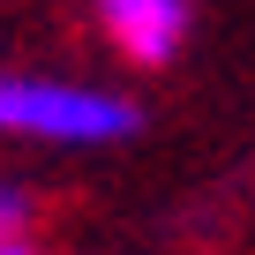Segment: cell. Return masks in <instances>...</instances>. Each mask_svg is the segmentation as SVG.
<instances>
[{
    "label": "cell",
    "mask_w": 255,
    "mask_h": 255,
    "mask_svg": "<svg viewBox=\"0 0 255 255\" xmlns=\"http://www.w3.org/2000/svg\"><path fill=\"white\" fill-rule=\"evenodd\" d=\"M143 128V105L105 83L0 68V143H45V150H113Z\"/></svg>",
    "instance_id": "6da1fadb"
},
{
    "label": "cell",
    "mask_w": 255,
    "mask_h": 255,
    "mask_svg": "<svg viewBox=\"0 0 255 255\" xmlns=\"http://www.w3.org/2000/svg\"><path fill=\"white\" fill-rule=\"evenodd\" d=\"M98 23L120 60L135 68H173L188 45V0H98Z\"/></svg>",
    "instance_id": "7a4b0ae2"
},
{
    "label": "cell",
    "mask_w": 255,
    "mask_h": 255,
    "mask_svg": "<svg viewBox=\"0 0 255 255\" xmlns=\"http://www.w3.org/2000/svg\"><path fill=\"white\" fill-rule=\"evenodd\" d=\"M0 240H30V188L0 180Z\"/></svg>",
    "instance_id": "3957f363"
},
{
    "label": "cell",
    "mask_w": 255,
    "mask_h": 255,
    "mask_svg": "<svg viewBox=\"0 0 255 255\" xmlns=\"http://www.w3.org/2000/svg\"><path fill=\"white\" fill-rule=\"evenodd\" d=\"M0 255H38V248L30 240H0Z\"/></svg>",
    "instance_id": "277c9868"
}]
</instances>
